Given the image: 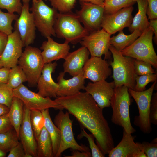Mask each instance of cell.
Segmentation results:
<instances>
[{
	"label": "cell",
	"instance_id": "17",
	"mask_svg": "<svg viewBox=\"0 0 157 157\" xmlns=\"http://www.w3.org/2000/svg\"><path fill=\"white\" fill-rule=\"evenodd\" d=\"M110 65L108 61L101 57L91 56L83 67L84 76L93 82L106 80L112 74Z\"/></svg>",
	"mask_w": 157,
	"mask_h": 157
},
{
	"label": "cell",
	"instance_id": "41",
	"mask_svg": "<svg viewBox=\"0 0 157 157\" xmlns=\"http://www.w3.org/2000/svg\"><path fill=\"white\" fill-rule=\"evenodd\" d=\"M142 144L147 157L157 156V143L143 141Z\"/></svg>",
	"mask_w": 157,
	"mask_h": 157
},
{
	"label": "cell",
	"instance_id": "15",
	"mask_svg": "<svg viewBox=\"0 0 157 157\" xmlns=\"http://www.w3.org/2000/svg\"><path fill=\"white\" fill-rule=\"evenodd\" d=\"M115 87L113 81L108 82L104 80L89 82L85 86V90L103 110L110 106V100Z\"/></svg>",
	"mask_w": 157,
	"mask_h": 157
},
{
	"label": "cell",
	"instance_id": "8",
	"mask_svg": "<svg viewBox=\"0 0 157 157\" xmlns=\"http://www.w3.org/2000/svg\"><path fill=\"white\" fill-rule=\"evenodd\" d=\"M156 83V81L149 88L141 92L128 88L129 92L135 101L139 111V115L135 117L133 124L144 134L150 133L152 130L149 117L150 108L152 95Z\"/></svg>",
	"mask_w": 157,
	"mask_h": 157
},
{
	"label": "cell",
	"instance_id": "30",
	"mask_svg": "<svg viewBox=\"0 0 157 157\" xmlns=\"http://www.w3.org/2000/svg\"><path fill=\"white\" fill-rule=\"evenodd\" d=\"M136 0H104V14H111L120 9L134 4Z\"/></svg>",
	"mask_w": 157,
	"mask_h": 157
},
{
	"label": "cell",
	"instance_id": "48",
	"mask_svg": "<svg viewBox=\"0 0 157 157\" xmlns=\"http://www.w3.org/2000/svg\"><path fill=\"white\" fill-rule=\"evenodd\" d=\"M154 34V42L156 44L157 42V19H150L148 27Z\"/></svg>",
	"mask_w": 157,
	"mask_h": 157
},
{
	"label": "cell",
	"instance_id": "34",
	"mask_svg": "<svg viewBox=\"0 0 157 157\" xmlns=\"http://www.w3.org/2000/svg\"><path fill=\"white\" fill-rule=\"evenodd\" d=\"M83 137L86 138L88 142L91 151L92 157H104V155L101 151L97 144L95 143V137L92 133L88 134L83 129L81 130L80 133L78 135L77 138L80 139Z\"/></svg>",
	"mask_w": 157,
	"mask_h": 157
},
{
	"label": "cell",
	"instance_id": "6",
	"mask_svg": "<svg viewBox=\"0 0 157 157\" xmlns=\"http://www.w3.org/2000/svg\"><path fill=\"white\" fill-rule=\"evenodd\" d=\"M29 8L33 15L36 28L42 35L47 38L56 36L53 26L58 13L55 8L47 5L43 0H32Z\"/></svg>",
	"mask_w": 157,
	"mask_h": 157
},
{
	"label": "cell",
	"instance_id": "27",
	"mask_svg": "<svg viewBox=\"0 0 157 157\" xmlns=\"http://www.w3.org/2000/svg\"><path fill=\"white\" fill-rule=\"evenodd\" d=\"M142 33L138 30H135L130 34L126 35L122 30L119 31L117 35L110 38V43L117 50L121 51L132 44Z\"/></svg>",
	"mask_w": 157,
	"mask_h": 157
},
{
	"label": "cell",
	"instance_id": "39",
	"mask_svg": "<svg viewBox=\"0 0 157 157\" xmlns=\"http://www.w3.org/2000/svg\"><path fill=\"white\" fill-rule=\"evenodd\" d=\"M135 71L138 76L156 73L150 63L142 60L134 59Z\"/></svg>",
	"mask_w": 157,
	"mask_h": 157
},
{
	"label": "cell",
	"instance_id": "16",
	"mask_svg": "<svg viewBox=\"0 0 157 157\" xmlns=\"http://www.w3.org/2000/svg\"><path fill=\"white\" fill-rule=\"evenodd\" d=\"M135 137L123 129L122 138L108 153L109 157H147L142 143L135 142Z\"/></svg>",
	"mask_w": 157,
	"mask_h": 157
},
{
	"label": "cell",
	"instance_id": "4",
	"mask_svg": "<svg viewBox=\"0 0 157 157\" xmlns=\"http://www.w3.org/2000/svg\"><path fill=\"white\" fill-rule=\"evenodd\" d=\"M81 22L76 14L59 13L53 26L56 36L72 44L80 42L89 33Z\"/></svg>",
	"mask_w": 157,
	"mask_h": 157
},
{
	"label": "cell",
	"instance_id": "1",
	"mask_svg": "<svg viewBox=\"0 0 157 157\" xmlns=\"http://www.w3.org/2000/svg\"><path fill=\"white\" fill-rule=\"evenodd\" d=\"M55 101L62 109L67 110L94 136L97 145L105 155L115 147L110 129L103 110L89 94L79 92L68 96L59 97Z\"/></svg>",
	"mask_w": 157,
	"mask_h": 157
},
{
	"label": "cell",
	"instance_id": "29",
	"mask_svg": "<svg viewBox=\"0 0 157 157\" xmlns=\"http://www.w3.org/2000/svg\"><path fill=\"white\" fill-rule=\"evenodd\" d=\"M19 139L13 128L0 133V149L6 153L9 152L19 143Z\"/></svg>",
	"mask_w": 157,
	"mask_h": 157
},
{
	"label": "cell",
	"instance_id": "52",
	"mask_svg": "<svg viewBox=\"0 0 157 157\" xmlns=\"http://www.w3.org/2000/svg\"><path fill=\"white\" fill-rule=\"evenodd\" d=\"M22 1L23 3H29L31 0H21Z\"/></svg>",
	"mask_w": 157,
	"mask_h": 157
},
{
	"label": "cell",
	"instance_id": "35",
	"mask_svg": "<svg viewBox=\"0 0 157 157\" xmlns=\"http://www.w3.org/2000/svg\"><path fill=\"white\" fill-rule=\"evenodd\" d=\"M157 79L156 73L137 76L135 78L136 83L133 90L137 92L144 91L149 83L154 82Z\"/></svg>",
	"mask_w": 157,
	"mask_h": 157
},
{
	"label": "cell",
	"instance_id": "31",
	"mask_svg": "<svg viewBox=\"0 0 157 157\" xmlns=\"http://www.w3.org/2000/svg\"><path fill=\"white\" fill-rule=\"evenodd\" d=\"M26 81V75L19 65L10 69L7 83L12 88L15 89Z\"/></svg>",
	"mask_w": 157,
	"mask_h": 157
},
{
	"label": "cell",
	"instance_id": "20",
	"mask_svg": "<svg viewBox=\"0 0 157 157\" xmlns=\"http://www.w3.org/2000/svg\"><path fill=\"white\" fill-rule=\"evenodd\" d=\"M30 112L31 110L24 106L23 117L19 131V138L25 153L37 157V142L31 123Z\"/></svg>",
	"mask_w": 157,
	"mask_h": 157
},
{
	"label": "cell",
	"instance_id": "18",
	"mask_svg": "<svg viewBox=\"0 0 157 157\" xmlns=\"http://www.w3.org/2000/svg\"><path fill=\"white\" fill-rule=\"evenodd\" d=\"M23 47L19 33L14 30L8 35L6 44L0 57L3 67L11 68L17 65Z\"/></svg>",
	"mask_w": 157,
	"mask_h": 157
},
{
	"label": "cell",
	"instance_id": "37",
	"mask_svg": "<svg viewBox=\"0 0 157 157\" xmlns=\"http://www.w3.org/2000/svg\"><path fill=\"white\" fill-rule=\"evenodd\" d=\"M52 6L59 13L72 12L76 1V0H48Z\"/></svg>",
	"mask_w": 157,
	"mask_h": 157
},
{
	"label": "cell",
	"instance_id": "42",
	"mask_svg": "<svg viewBox=\"0 0 157 157\" xmlns=\"http://www.w3.org/2000/svg\"><path fill=\"white\" fill-rule=\"evenodd\" d=\"M147 15L149 19H157V0H147Z\"/></svg>",
	"mask_w": 157,
	"mask_h": 157
},
{
	"label": "cell",
	"instance_id": "44",
	"mask_svg": "<svg viewBox=\"0 0 157 157\" xmlns=\"http://www.w3.org/2000/svg\"><path fill=\"white\" fill-rule=\"evenodd\" d=\"M13 128L8 114L0 117V133L7 131Z\"/></svg>",
	"mask_w": 157,
	"mask_h": 157
},
{
	"label": "cell",
	"instance_id": "32",
	"mask_svg": "<svg viewBox=\"0 0 157 157\" xmlns=\"http://www.w3.org/2000/svg\"><path fill=\"white\" fill-rule=\"evenodd\" d=\"M30 122L35 137L37 140L43 128L44 127L45 119L41 111L31 110Z\"/></svg>",
	"mask_w": 157,
	"mask_h": 157
},
{
	"label": "cell",
	"instance_id": "26",
	"mask_svg": "<svg viewBox=\"0 0 157 157\" xmlns=\"http://www.w3.org/2000/svg\"><path fill=\"white\" fill-rule=\"evenodd\" d=\"M45 119L44 127L48 132L52 142L53 157H55L60 146L61 140L60 131L53 122L50 117L49 108L41 111Z\"/></svg>",
	"mask_w": 157,
	"mask_h": 157
},
{
	"label": "cell",
	"instance_id": "21",
	"mask_svg": "<svg viewBox=\"0 0 157 157\" xmlns=\"http://www.w3.org/2000/svg\"><path fill=\"white\" fill-rule=\"evenodd\" d=\"M90 54L87 49L83 46L73 52H69L64 59L63 72L69 73L72 77L82 73Z\"/></svg>",
	"mask_w": 157,
	"mask_h": 157
},
{
	"label": "cell",
	"instance_id": "45",
	"mask_svg": "<svg viewBox=\"0 0 157 157\" xmlns=\"http://www.w3.org/2000/svg\"><path fill=\"white\" fill-rule=\"evenodd\" d=\"M10 69L4 67L0 68V83H8Z\"/></svg>",
	"mask_w": 157,
	"mask_h": 157
},
{
	"label": "cell",
	"instance_id": "2",
	"mask_svg": "<svg viewBox=\"0 0 157 157\" xmlns=\"http://www.w3.org/2000/svg\"><path fill=\"white\" fill-rule=\"evenodd\" d=\"M128 88L125 85L115 87L110 100L112 109V122L121 126L126 133L132 134L136 130L132 126L129 115L131 102Z\"/></svg>",
	"mask_w": 157,
	"mask_h": 157
},
{
	"label": "cell",
	"instance_id": "33",
	"mask_svg": "<svg viewBox=\"0 0 157 157\" xmlns=\"http://www.w3.org/2000/svg\"><path fill=\"white\" fill-rule=\"evenodd\" d=\"M19 15L14 13H5L0 9V31L8 35L13 33L12 23L16 20Z\"/></svg>",
	"mask_w": 157,
	"mask_h": 157
},
{
	"label": "cell",
	"instance_id": "47",
	"mask_svg": "<svg viewBox=\"0 0 157 157\" xmlns=\"http://www.w3.org/2000/svg\"><path fill=\"white\" fill-rule=\"evenodd\" d=\"M8 35L0 31V57L1 55L6 44Z\"/></svg>",
	"mask_w": 157,
	"mask_h": 157
},
{
	"label": "cell",
	"instance_id": "11",
	"mask_svg": "<svg viewBox=\"0 0 157 157\" xmlns=\"http://www.w3.org/2000/svg\"><path fill=\"white\" fill-rule=\"evenodd\" d=\"M14 96L20 99L24 106L30 110L42 111L50 108L62 110L60 106L51 98L44 97L29 90L23 84L13 90Z\"/></svg>",
	"mask_w": 157,
	"mask_h": 157
},
{
	"label": "cell",
	"instance_id": "19",
	"mask_svg": "<svg viewBox=\"0 0 157 157\" xmlns=\"http://www.w3.org/2000/svg\"><path fill=\"white\" fill-rule=\"evenodd\" d=\"M57 66L56 62L45 63L44 65L37 84L38 90L37 93L43 97L56 98L58 97V84L54 81L51 76Z\"/></svg>",
	"mask_w": 157,
	"mask_h": 157
},
{
	"label": "cell",
	"instance_id": "40",
	"mask_svg": "<svg viewBox=\"0 0 157 157\" xmlns=\"http://www.w3.org/2000/svg\"><path fill=\"white\" fill-rule=\"evenodd\" d=\"M150 120L151 124L157 125V92L153 93L150 108Z\"/></svg>",
	"mask_w": 157,
	"mask_h": 157
},
{
	"label": "cell",
	"instance_id": "50",
	"mask_svg": "<svg viewBox=\"0 0 157 157\" xmlns=\"http://www.w3.org/2000/svg\"><path fill=\"white\" fill-rule=\"evenodd\" d=\"M10 108L6 106L0 104V117L7 114Z\"/></svg>",
	"mask_w": 157,
	"mask_h": 157
},
{
	"label": "cell",
	"instance_id": "25",
	"mask_svg": "<svg viewBox=\"0 0 157 157\" xmlns=\"http://www.w3.org/2000/svg\"><path fill=\"white\" fill-rule=\"evenodd\" d=\"M24 106L20 99L14 96L8 113L10 122L19 139V132L23 117Z\"/></svg>",
	"mask_w": 157,
	"mask_h": 157
},
{
	"label": "cell",
	"instance_id": "49",
	"mask_svg": "<svg viewBox=\"0 0 157 157\" xmlns=\"http://www.w3.org/2000/svg\"><path fill=\"white\" fill-rule=\"evenodd\" d=\"M104 0H79L80 2H89L92 3L104 6Z\"/></svg>",
	"mask_w": 157,
	"mask_h": 157
},
{
	"label": "cell",
	"instance_id": "53",
	"mask_svg": "<svg viewBox=\"0 0 157 157\" xmlns=\"http://www.w3.org/2000/svg\"><path fill=\"white\" fill-rule=\"evenodd\" d=\"M3 67V66L0 58V68L2 67Z\"/></svg>",
	"mask_w": 157,
	"mask_h": 157
},
{
	"label": "cell",
	"instance_id": "51",
	"mask_svg": "<svg viewBox=\"0 0 157 157\" xmlns=\"http://www.w3.org/2000/svg\"><path fill=\"white\" fill-rule=\"evenodd\" d=\"M6 154V153L0 149V157H4Z\"/></svg>",
	"mask_w": 157,
	"mask_h": 157
},
{
	"label": "cell",
	"instance_id": "22",
	"mask_svg": "<svg viewBox=\"0 0 157 157\" xmlns=\"http://www.w3.org/2000/svg\"><path fill=\"white\" fill-rule=\"evenodd\" d=\"M47 38V40L42 42L40 47L43 50L41 54L44 63H48L61 59H64L70 49L69 43L66 41L63 43H58L50 36Z\"/></svg>",
	"mask_w": 157,
	"mask_h": 157
},
{
	"label": "cell",
	"instance_id": "5",
	"mask_svg": "<svg viewBox=\"0 0 157 157\" xmlns=\"http://www.w3.org/2000/svg\"><path fill=\"white\" fill-rule=\"evenodd\" d=\"M154 33L148 27L131 45L121 52L124 56L142 60L157 68V56L153 44Z\"/></svg>",
	"mask_w": 157,
	"mask_h": 157
},
{
	"label": "cell",
	"instance_id": "23",
	"mask_svg": "<svg viewBox=\"0 0 157 157\" xmlns=\"http://www.w3.org/2000/svg\"><path fill=\"white\" fill-rule=\"evenodd\" d=\"M65 73L61 72L57 78L58 85L57 97H65L76 94L85 90V80L83 72L69 79H65Z\"/></svg>",
	"mask_w": 157,
	"mask_h": 157
},
{
	"label": "cell",
	"instance_id": "3",
	"mask_svg": "<svg viewBox=\"0 0 157 157\" xmlns=\"http://www.w3.org/2000/svg\"><path fill=\"white\" fill-rule=\"evenodd\" d=\"M109 50L112 55L113 60L109 63L113 71L112 77L115 86L122 85L127 86L133 90L136 83V74L134 65V58L123 56L111 45Z\"/></svg>",
	"mask_w": 157,
	"mask_h": 157
},
{
	"label": "cell",
	"instance_id": "12",
	"mask_svg": "<svg viewBox=\"0 0 157 157\" xmlns=\"http://www.w3.org/2000/svg\"><path fill=\"white\" fill-rule=\"evenodd\" d=\"M29 8V3H23L21 12L14 26V30L19 33L23 47L33 44L36 38V27Z\"/></svg>",
	"mask_w": 157,
	"mask_h": 157
},
{
	"label": "cell",
	"instance_id": "43",
	"mask_svg": "<svg viewBox=\"0 0 157 157\" xmlns=\"http://www.w3.org/2000/svg\"><path fill=\"white\" fill-rule=\"evenodd\" d=\"M8 157H24L25 152L20 142L13 148L9 151Z\"/></svg>",
	"mask_w": 157,
	"mask_h": 157
},
{
	"label": "cell",
	"instance_id": "36",
	"mask_svg": "<svg viewBox=\"0 0 157 157\" xmlns=\"http://www.w3.org/2000/svg\"><path fill=\"white\" fill-rule=\"evenodd\" d=\"M13 90L8 83H0V104L9 108L14 97Z\"/></svg>",
	"mask_w": 157,
	"mask_h": 157
},
{
	"label": "cell",
	"instance_id": "14",
	"mask_svg": "<svg viewBox=\"0 0 157 157\" xmlns=\"http://www.w3.org/2000/svg\"><path fill=\"white\" fill-rule=\"evenodd\" d=\"M133 9V6L122 8L111 14H104L101 27L111 35L131 24Z\"/></svg>",
	"mask_w": 157,
	"mask_h": 157
},
{
	"label": "cell",
	"instance_id": "46",
	"mask_svg": "<svg viewBox=\"0 0 157 157\" xmlns=\"http://www.w3.org/2000/svg\"><path fill=\"white\" fill-rule=\"evenodd\" d=\"M71 155H63L65 157H91V153L90 151H81L77 150L72 149Z\"/></svg>",
	"mask_w": 157,
	"mask_h": 157
},
{
	"label": "cell",
	"instance_id": "9",
	"mask_svg": "<svg viewBox=\"0 0 157 157\" xmlns=\"http://www.w3.org/2000/svg\"><path fill=\"white\" fill-rule=\"evenodd\" d=\"M60 110L54 119V124L59 129L61 133L60 145L55 157H60L62 153L69 148L81 151H90L88 147L79 144L76 140L72 131L73 121L70 119L68 112L65 113L62 110Z\"/></svg>",
	"mask_w": 157,
	"mask_h": 157
},
{
	"label": "cell",
	"instance_id": "13",
	"mask_svg": "<svg viewBox=\"0 0 157 157\" xmlns=\"http://www.w3.org/2000/svg\"><path fill=\"white\" fill-rule=\"evenodd\" d=\"M81 8L77 11L79 20L90 33L100 29L104 15V6L89 2H80Z\"/></svg>",
	"mask_w": 157,
	"mask_h": 157
},
{
	"label": "cell",
	"instance_id": "24",
	"mask_svg": "<svg viewBox=\"0 0 157 157\" xmlns=\"http://www.w3.org/2000/svg\"><path fill=\"white\" fill-rule=\"evenodd\" d=\"M138 9V12L133 18L132 23L128 27L131 33L135 30L142 32L149 26V21L147 16V0H136Z\"/></svg>",
	"mask_w": 157,
	"mask_h": 157
},
{
	"label": "cell",
	"instance_id": "28",
	"mask_svg": "<svg viewBox=\"0 0 157 157\" xmlns=\"http://www.w3.org/2000/svg\"><path fill=\"white\" fill-rule=\"evenodd\" d=\"M37 157H53L52 141L45 127L42 129L36 140Z\"/></svg>",
	"mask_w": 157,
	"mask_h": 157
},
{
	"label": "cell",
	"instance_id": "38",
	"mask_svg": "<svg viewBox=\"0 0 157 157\" xmlns=\"http://www.w3.org/2000/svg\"><path fill=\"white\" fill-rule=\"evenodd\" d=\"M21 0H0V8L6 9L8 13L16 12L19 15L22 11L23 4Z\"/></svg>",
	"mask_w": 157,
	"mask_h": 157
},
{
	"label": "cell",
	"instance_id": "7",
	"mask_svg": "<svg viewBox=\"0 0 157 157\" xmlns=\"http://www.w3.org/2000/svg\"><path fill=\"white\" fill-rule=\"evenodd\" d=\"M18 64L26 75L28 86L37 85L45 64L41 50L30 46L25 47Z\"/></svg>",
	"mask_w": 157,
	"mask_h": 157
},
{
	"label": "cell",
	"instance_id": "10",
	"mask_svg": "<svg viewBox=\"0 0 157 157\" xmlns=\"http://www.w3.org/2000/svg\"><path fill=\"white\" fill-rule=\"evenodd\" d=\"M111 35L103 28L90 33L84 37L79 42L89 51L91 56L101 57L104 59L110 58L111 53L109 48Z\"/></svg>",
	"mask_w": 157,
	"mask_h": 157
}]
</instances>
